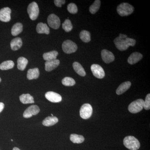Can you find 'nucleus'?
<instances>
[{"label": "nucleus", "instance_id": "obj_37", "mask_svg": "<svg viewBox=\"0 0 150 150\" xmlns=\"http://www.w3.org/2000/svg\"><path fill=\"white\" fill-rule=\"evenodd\" d=\"M1 78H0V83L1 82Z\"/></svg>", "mask_w": 150, "mask_h": 150}, {"label": "nucleus", "instance_id": "obj_21", "mask_svg": "<svg viewBox=\"0 0 150 150\" xmlns=\"http://www.w3.org/2000/svg\"><path fill=\"white\" fill-rule=\"evenodd\" d=\"M21 102L23 104L33 103H34V98L29 94H23L19 97Z\"/></svg>", "mask_w": 150, "mask_h": 150}, {"label": "nucleus", "instance_id": "obj_33", "mask_svg": "<svg viewBox=\"0 0 150 150\" xmlns=\"http://www.w3.org/2000/svg\"><path fill=\"white\" fill-rule=\"evenodd\" d=\"M144 108L146 110H149L150 108V94H148L144 101Z\"/></svg>", "mask_w": 150, "mask_h": 150}, {"label": "nucleus", "instance_id": "obj_15", "mask_svg": "<svg viewBox=\"0 0 150 150\" xmlns=\"http://www.w3.org/2000/svg\"><path fill=\"white\" fill-rule=\"evenodd\" d=\"M143 58V55L139 52H134L130 55L128 59V62L130 64L134 65L140 61Z\"/></svg>", "mask_w": 150, "mask_h": 150}, {"label": "nucleus", "instance_id": "obj_3", "mask_svg": "<svg viewBox=\"0 0 150 150\" xmlns=\"http://www.w3.org/2000/svg\"><path fill=\"white\" fill-rule=\"evenodd\" d=\"M134 7L127 3H123L118 6L117 12L121 16H128L133 13Z\"/></svg>", "mask_w": 150, "mask_h": 150}, {"label": "nucleus", "instance_id": "obj_31", "mask_svg": "<svg viewBox=\"0 0 150 150\" xmlns=\"http://www.w3.org/2000/svg\"><path fill=\"white\" fill-rule=\"evenodd\" d=\"M62 28L66 32H69L73 29V25L70 20L66 19L62 24Z\"/></svg>", "mask_w": 150, "mask_h": 150}, {"label": "nucleus", "instance_id": "obj_12", "mask_svg": "<svg viewBox=\"0 0 150 150\" xmlns=\"http://www.w3.org/2000/svg\"><path fill=\"white\" fill-rule=\"evenodd\" d=\"M45 97L50 102L59 103L62 101V97L59 94L53 91L47 92L45 94Z\"/></svg>", "mask_w": 150, "mask_h": 150}, {"label": "nucleus", "instance_id": "obj_14", "mask_svg": "<svg viewBox=\"0 0 150 150\" xmlns=\"http://www.w3.org/2000/svg\"><path fill=\"white\" fill-rule=\"evenodd\" d=\"M45 70L49 72L53 71L60 64V61L58 59L48 61L45 63Z\"/></svg>", "mask_w": 150, "mask_h": 150}, {"label": "nucleus", "instance_id": "obj_8", "mask_svg": "<svg viewBox=\"0 0 150 150\" xmlns=\"http://www.w3.org/2000/svg\"><path fill=\"white\" fill-rule=\"evenodd\" d=\"M47 21L48 25L53 29H58L61 25L60 18L54 14H51L48 16Z\"/></svg>", "mask_w": 150, "mask_h": 150}, {"label": "nucleus", "instance_id": "obj_29", "mask_svg": "<svg viewBox=\"0 0 150 150\" xmlns=\"http://www.w3.org/2000/svg\"><path fill=\"white\" fill-rule=\"evenodd\" d=\"M100 6V1L96 0L89 8V11L91 13L95 14L99 9Z\"/></svg>", "mask_w": 150, "mask_h": 150}, {"label": "nucleus", "instance_id": "obj_17", "mask_svg": "<svg viewBox=\"0 0 150 150\" xmlns=\"http://www.w3.org/2000/svg\"><path fill=\"white\" fill-rule=\"evenodd\" d=\"M22 41L20 38H14L11 42V47L14 51H17L21 48L22 46Z\"/></svg>", "mask_w": 150, "mask_h": 150}, {"label": "nucleus", "instance_id": "obj_26", "mask_svg": "<svg viewBox=\"0 0 150 150\" xmlns=\"http://www.w3.org/2000/svg\"><path fill=\"white\" fill-rule=\"evenodd\" d=\"M70 140L74 144H81L84 141L83 136L76 134H72L70 136Z\"/></svg>", "mask_w": 150, "mask_h": 150}, {"label": "nucleus", "instance_id": "obj_7", "mask_svg": "<svg viewBox=\"0 0 150 150\" xmlns=\"http://www.w3.org/2000/svg\"><path fill=\"white\" fill-rule=\"evenodd\" d=\"M93 113L92 107L89 103H85L82 105L80 110V115L81 118L87 119L91 117Z\"/></svg>", "mask_w": 150, "mask_h": 150}, {"label": "nucleus", "instance_id": "obj_19", "mask_svg": "<svg viewBox=\"0 0 150 150\" xmlns=\"http://www.w3.org/2000/svg\"><path fill=\"white\" fill-rule=\"evenodd\" d=\"M59 119L55 116H48L46 117L42 122L43 126H52L58 123Z\"/></svg>", "mask_w": 150, "mask_h": 150}, {"label": "nucleus", "instance_id": "obj_18", "mask_svg": "<svg viewBox=\"0 0 150 150\" xmlns=\"http://www.w3.org/2000/svg\"><path fill=\"white\" fill-rule=\"evenodd\" d=\"M131 85V83L130 81L125 82L121 84L116 90V93L118 95H120L124 93L130 88Z\"/></svg>", "mask_w": 150, "mask_h": 150}, {"label": "nucleus", "instance_id": "obj_13", "mask_svg": "<svg viewBox=\"0 0 150 150\" xmlns=\"http://www.w3.org/2000/svg\"><path fill=\"white\" fill-rule=\"evenodd\" d=\"M101 54L102 60L106 64H109L113 62L115 59V57L112 52L106 49L102 50Z\"/></svg>", "mask_w": 150, "mask_h": 150}, {"label": "nucleus", "instance_id": "obj_30", "mask_svg": "<svg viewBox=\"0 0 150 150\" xmlns=\"http://www.w3.org/2000/svg\"><path fill=\"white\" fill-rule=\"evenodd\" d=\"M62 83L64 86H72L76 84V81L73 78L66 77L62 80Z\"/></svg>", "mask_w": 150, "mask_h": 150}, {"label": "nucleus", "instance_id": "obj_5", "mask_svg": "<svg viewBox=\"0 0 150 150\" xmlns=\"http://www.w3.org/2000/svg\"><path fill=\"white\" fill-rule=\"evenodd\" d=\"M27 11L30 19L33 21L36 20L39 13V8L37 3L35 2L30 3L28 7Z\"/></svg>", "mask_w": 150, "mask_h": 150}, {"label": "nucleus", "instance_id": "obj_35", "mask_svg": "<svg viewBox=\"0 0 150 150\" xmlns=\"http://www.w3.org/2000/svg\"><path fill=\"white\" fill-rule=\"evenodd\" d=\"M4 108V104L3 103L0 102V112H2Z\"/></svg>", "mask_w": 150, "mask_h": 150}, {"label": "nucleus", "instance_id": "obj_25", "mask_svg": "<svg viewBox=\"0 0 150 150\" xmlns=\"http://www.w3.org/2000/svg\"><path fill=\"white\" fill-rule=\"evenodd\" d=\"M28 64V61L27 59L23 57H20L17 60L18 69L21 71H23L25 69Z\"/></svg>", "mask_w": 150, "mask_h": 150}, {"label": "nucleus", "instance_id": "obj_6", "mask_svg": "<svg viewBox=\"0 0 150 150\" xmlns=\"http://www.w3.org/2000/svg\"><path fill=\"white\" fill-rule=\"evenodd\" d=\"M77 48L76 44L71 40H65L62 44V49L66 54H71L75 53L77 50Z\"/></svg>", "mask_w": 150, "mask_h": 150}, {"label": "nucleus", "instance_id": "obj_24", "mask_svg": "<svg viewBox=\"0 0 150 150\" xmlns=\"http://www.w3.org/2000/svg\"><path fill=\"white\" fill-rule=\"evenodd\" d=\"M58 54H59V53L57 51H50L48 53H44L43 54V58L44 60L46 61V62L52 61V60L56 59Z\"/></svg>", "mask_w": 150, "mask_h": 150}, {"label": "nucleus", "instance_id": "obj_2", "mask_svg": "<svg viewBox=\"0 0 150 150\" xmlns=\"http://www.w3.org/2000/svg\"><path fill=\"white\" fill-rule=\"evenodd\" d=\"M123 144L127 149L130 150H138L140 147L139 140L133 136H128L124 138Z\"/></svg>", "mask_w": 150, "mask_h": 150}, {"label": "nucleus", "instance_id": "obj_23", "mask_svg": "<svg viewBox=\"0 0 150 150\" xmlns=\"http://www.w3.org/2000/svg\"><path fill=\"white\" fill-rule=\"evenodd\" d=\"M23 30V25L20 23H15L11 29V34L13 36H16L21 33Z\"/></svg>", "mask_w": 150, "mask_h": 150}, {"label": "nucleus", "instance_id": "obj_34", "mask_svg": "<svg viewBox=\"0 0 150 150\" xmlns=\"http://www.w3.org/2000/svg\"><path fill=\"white\" fill-rule=\"evenodd\" d=\"M54 4L56 6L58 7H61L62 5L64 4L66 2L65 0H55L54 1Z\"/></svg>", "mask_w": 150, "mask_h": 150}, {"label": "nucleus", "instance_id": "obj_1", "mask_svg": "<svg viewBox=\"0 0 150 150\" xmlns=\"http://www.w3.org/2000/svg\"><path fill=\"white\" fill-rule=\"evenodd\" d=\"M114 43L117 49L120 51H123L127 50L129 46H135L136 40L127 37L125 34H120L118 37L114 39Z\"/></svg>", "mask_w": 150, "mask_h": 150}, {"label": "nucleus", "instance_id": "obj_38", "mask_svg": "<svg viewBox=\"0 0 150 150\" xmlns=\"http://www.w3.org/2000/svg\"><path fill=\"white\" fill-rule=\"evenodd\" d=\"M11 141L12 142H13V140L12 139H11Z\"/></svg>", "mask_w": 150, "mask_h": 150}, {"label": "nucleus", "instance_id": "obj_28", "mask_svg": "<svg viewBox=\"0 0 150 150\" xmlns=\"http://www.w3.org/2000/svg\"><path fill=\"white\" fill-rule=\"evenodd\" d=\"M80 38L81 40L85 43H88L91 40V34L87 30H82L80 33Z\"/></svg>", "mask_w": 150, "mask_h": 150}, {"label": "nucleus", "instance_id": "obj_32", "mask_svg": "<svg viewBox=\"0 0 150 150\" xmlns=\"http://www.w3.org/2000/svg\"><path fill=\"white\" fill-rule=\"evenodd\" d=\"M67 10L70 13L76 14L78 12V8L75 4L74 3H71L69 4L67 6Z\"/></svg>", "mask_w": 150, "mask_h": 150}, {"label": "nucleus", "instance_id": "obj_22", "mask_svg": "<svg viewBox=\"0 0 150 150\" xmlns=\"http://www.w3.org/2000/svg\"><path fill=\"white\" fill-rule=\"evenodd\" d=\"M73 68L76 72L81 76H85L86 73L82 65L77 62H74L73 63Z\"/></svg>", "mask_w": 150, "mask_h": 150}, {"label": "nucleus", "instance_id": "obj_11", "mask_svg": "<svg viewBox=\"0 0 150 150\" xmlns=\"http://www.w3.org/2000/svg\"><path fill=\"white\" fill-rule=\"evenodd\" d=\"M11 11L9 8L5 7L0 10V21L4 22H8L11 20Z\"/></svg>", "mask_w": 150, "mask_h": 150}, {"label": "nucleus", "instance_id": "obj_20", "mask_svg": "<svg viewBox=\"0 0 150 150\" xmlns=\"http://www.w3.org/2000/svg\"><path fill=\"white\" fill-rule=\"evenodd\" d=\"M40 72L38 68L30 69L27 72V78L28 80L37 79L39 77Z\"/></svg>", "mask_w": 150, "mask_h": 150}, {"label": "nucleus", "instance_id": "obj_16", "mask_svg": "<svg viewBox=\"0 0 150 150\" xmlns=\"http://www.w3.org/2000/svg\"><path fill=\"white\" fill-rule=\"evenodd\" d=\"M36 31L38 33L40 34H49L50 33V29L48 25L46 23H39L36 26Z\"/></svg>", "mask_w": 150, "mask_h": 150}, {"label": "nucleus", "instance_id": "obj_27", "mask_svg": "<svg viewBox=\"0 0 150 150\" xmlns=\"http://www.w3.org/2000/svg\"><path fill=\"white\" fill-rule=\"evenodd\" d=\"M14 66V63L12 61L8 60L2 62L0 64V69L1 70H7L13 69Z\"/></svg>", "mask_w": 150, "mask_h": 150}, {"label": "nucleus", "instance_id": "obj_4", "mask_svg": "<svg viewBox=\"0 0 150 150\" xmlns=\"http://www.w3.org/2000/svg\"><path fill=\"white\" fill-rule=\"evenodd\" d=\"M144 100L142 99H137L130 103L128 110L131 113H136L140 112L144 108Z\"/></svg>", "mask_w": 150, "mask_h": 150}, {"label": "nucleus", "instance_id": "obj_36", "mask_svg": "<svg viewBox=\"0 0 150 150\" xmlns=\"http://www.w3.org/2000/svg\"><path fill=\"white\" fill-rule=\"evenodd\" d=\"M13 150H20L17 147H14L13 148Z\"/></svg>", "mask_w": 150, "mask_h": 150}, {"label": "nucleus", "instance_id": "obj_9", "mask_svg": "<svg viewBox=\"0 0 150 150\" xmlns=\"http://www.w3.org/2000/svg\"><path fill=\"white\" fill-rule=\"evenodd\" d=\"M91 71L95 77L99 79H102L104 77L105 72L101 66L98 64H94L91 65Z\"/></svg>", "mask_w": 150, "mask_h": 150}, {"label": "nucleus", "instance_id": "obj_10", "mask_svg": "<svg viewBox=\"0 0 150 150\" xmlns=\"http://www.w3.org/2000/svg\"><path fill=\"white\" fill-rule=\"evenodd\" d=\"M40 112V108L37 105H32L28 108L23 112V116L25 118H28L33 115H37Z\"/></svg>", "mask_w": 150, "mask_h": 150}]
</instances>
